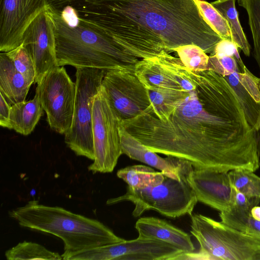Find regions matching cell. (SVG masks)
<instances>
[{
    "label": "cell",
    "mask_w": 260,
    "mask_h": 260,
    "mask_svg": "<svg viewBox=\"0 0 260 260\" xmlns=\"http://www.w3.org/2000/svg\"><path fill=\"white\" fill-rule=\"evenodd\" d=\"M158 63L181 86L161 91L150 105L121 125L150 150L189 161L194 169L254 172L259 168L254 131L225 79L194 71L164 53Z\"/></svg>",
    "instance_id": "6da1fadb"
},
{
    "label": "cell",
    "mask_w": 260,
    "mask_h": 260,
    "mask_svg": "<svg viewBox=\"0 0 260 260\" xmlns=\"http://www.w3.org/2000/svg\"><path fill=\"white\" fill-rule=\"evenodd\" d=\"M70 6L79 19L138 58L170 53L193 44L212 55L222 39L204 18L194 0H49Z\"/></svg>",
    "instance_id": "7a4b0ae2"
},
{
    "label": "cell",
    "mask_w": 260,
    "mask_h": 260,
    "mask_svg": "<svg viewBox=\"0 0 260 260\" xmlns=\"http://www.w3.org/2000/svg\"><path fill=\"white\" fill-rule=\"evenodd\" d=\"M9 215L22 227L60 238L64 244L63 259L79 251L125 240L96 219L36 200L10 211Z\"/></svg>",
    "instance_id": "3957f363"
},
{
    "label": "cell",
    "mask_w": 260,
    "mask_h": 260,
    "mask_svg": "<svg viewBox=\"0 0 260 260\" xmlns=\"http://www.w3.org/2000/svg\"><path fill=\"white\" fill-rule=\"evenodd\" d=\"M54 23L56 55L58 66L111 70L135 64L138 58L126 54L109 39L79 19L68 25L58 12L49 5Z\"/></svg>",
    "instance_id": "277c9868"
},
{
    "label": "cell",
    "mask_w": 260,
    "mask_h": 260,
    "mask_svg": "<svg viewBox=\"0 0 260 260\" xmlns=\"http://www.w3.org/2000/svg\"><path fill=\"white\" fill-rule=\"evenodd\" d=\"M238 47L230 40H222L210 55L207 69L221 75L235 93L250 126L260 122V78L245 66Z\"/></svg>",
    "instance_id": "5b68a950"
},
{
    "label": "cell",
    "mask_w": 260,
    "mask_h": 260,
    "mask_svg": "<svg viewBox=\"0 0 260 260\" xmlns=\"http://www.w3.org/2000/svg\"><path fill=\"white\" fill-rule=\"evenodd\" d=\"M126 201L134 204L132 215L135 217L153 210L172 218L192 215L198 202L187 177L178 180L166 176L160 183L145 188L134 189L127 187L124 194L108 199L106 204L112 205Z\"/></svg>",
    "instance_id": "8992f818"
},
{
    "label": "cell",
    "mask_w": 260,
    "mask_h": 260,
    "mask_svg": "<svg viewBox=\"0 0 260 260\" xmlns=\"http://www.w3.org/2000/svg\"><path fill=\"white\" fill-rule=\"evenodd\" d=\"M107 70L77 68L76 97L72 125L64 134L67 146L78 156L93 160L92 106Z\"/></svg>",
    "instance_id": "52a82bcc"
},
{
    "label": "cell",
    "mask_w": 260,
    "mask_h": 260,
    "mask_svg": "<svg viewBox=\"0 0 260 260\" xmlns=\"http://www.w3.org/2000/svg\"><path fill=\"white\" fill-rule=\"evenodd\" d=\"M92 119L94 159L88 169L94 174L111 173L122 154L119 131L122 120L102 85L94 98Z\"/></svg>",
    "instance_id": "ba28073f"
},
{
    "label": "cell",
    "mask_w": 260,
    "mask_h": 260,
    "mask_svg": "<svg viewBox=\"0 0 260 260\" xmlns=\"http://www.w3.org/2000/svg\"><path fill=\"white\" fill-rule=\"evenodd\" d=\"M36 94L51 129L65 134L72 125L76 97V83L65 69L58 66L50 70L38 84Z\"/></svg>",
    "instance_id": "9c48e42d"
},
{
    "label": "cell",
    "mask_w": 260,
    "mask_h": 260,
    "mask_svg": "<svg viewBox=\"0 0 260 260\" xmlns=\"http://www.w3.org/2000/svg\"><path fill=\"white\" fill-rule=\"evenodd\" d=\"M184 253L165 242L138 236L135 239L79 251L66 260H179Z\"/></svg>",
    "instance_id": "30bf717a"
},
{
    "label": "cell",
    "mask_w": 260,
    "mask_h": 260,
    "mask_svg": "<svg viewBox=\"0 0 260 260\" xmlns=\"http://www.w3.org/2000/svg\"><path fill=\"white\" fill-rule=\"evenodd\" d=\"M135 64L107 70L102 83L121 120L136 117L151 104L147 89L135 74Z\"/></svg>",
    "instance_id": "8fae6325"
},
{
    "label": "cell",
    "mask_w": 260,
    "mask_h": 260,
    "mask_svg": "<svg viewBox=\"0 0 260 260\" xmlns=\"http://www.w3.org/2000/svg\"><path fill=\"white\" fill-rule=\"evenodd\" d=\"M48 6L29 24L22 37V45L29 53L35 66V82L37 84L50 70L58 66L54 23Z\"/></svg>",
    "instance_id": "7c38bea8"
},
{
    "label": "cell",
    "mask_w": 260,
    "mask_h": 260,
    "mask_svg": "<svg viewBox=\"0 0 260 260\" xmlns=\"http://www.w3.org/2000/svg\"><path fill=\"white\" fill-rule=\"evenodd\" d=\"M48 5V0H0V51L21 45L27 26Z\"/></svg>",
    "instance_id": "4fadbf2b"
},
{
    "label": "cell",
    "mask_w": 260,
    "mask_h": 260,
    "mask_svg": "<svg viewBox=\"0 0 260 260\" xmlns=\"http://www.w3.org/2000/svg\"><path fill=\"white\" fill-rule=\"evenodd\" d=\"M187 180L198 202L220 212L228 211L234 207V188L228 172L193 169Z\"/></svg>",
    "instance_id": "5bb4252c"
},
{
    "label": "cell",
    "mask_w": 260,
    "mask_h": 260,
    "mask_svg": "<svg viewBox=\"0 0 260 260\" xmlns=\"http://www.w3.org/2000/svg\"><path fill=\"white\" fill-rule=\"evenodd\" d=\"M119 131L122 153L130 158L154 168L165 176L178 180L186 178L193 170V167L187 160L171 156L160 157L130 135L121 124Z\"/></svg>",
    "instance_id": "9a60e30c"
},
{
    "label": "cell",
    "mask_w": 260,
    "mask_h": 260,
    "mask_svg": "<svg viewBox=\"0 0 260 260\" xmlns=\"http://www.w3.org/2000/svg\"><path fill=\"white\" fill-rule=\"evenodd\" d=\"M139 236L160 240L172 245L184 253L194 252L189 234L167 221L155 217H143L136 222Z\"/></svg>",
    "instance_id": "2e32d148"
},
{
    "label": "cell",
    "mask_w": 260,
    "mask_h": 260,
    "mask_svg": "<svg viewBox=\"0 0 260 260\" xmlns=\"http://www.w3.org/2000/svg\"><path fill=\"white\" fill-rule=\"evenodd\" d=\"M30 84L6 52L0 54V93L13 105L25 100Z\"/></svg>",
    "instance_id": "e0dca14e"
},
{
    "label": "cell",
    "mask_w": 260,
    "mask_h": 260,
    "mask_svg": "<svg viewBox=\"0 0 260 260\" xmlns=\"http://www.w3.org/2000/svg\"><path fill=\"white\" fill-rule=\"evenodd\" d=\"M135 73L148 90L182 89L179 83L160 66L154 57L139 60L135 64Z\"/></svg>",
    "instance_id": "ac0fdd59"
},
{
    "label": "cell",
    "mask_w": 260,
    "mask_h": 260,
    "mask_svg": "<svg viewBox=\"0 0 260 260\" xmlns=\"http://www.w3.org/2000/svg\"><path fill=\"white\" fill-rule=\"evenodd\" d=\"M43 110L37 94L31 100L12 105L9 116L11 129L24 136L29 135L42 117Z\"/></svg>",
    "instance_id": "d6986e66"
},
{
    "label": "cell",
    "mask_w": 260,
    "mask_h": 260,
    "mask_svg": "<svg viewBox=\"0 0 260 260\" xmlns=\"http://www.w3.org/2000/svg\"><path fill=\"white\" fill-rule=\"evenodd\" d=\"M117 176L123 180L127 187L134 189H143L162 182L165 176L161 172L156 171L150 166L137 165L119 170Z\"/></svg>",
    "instance_id": "ffe728a7"
},
{
    "label": "cell",
    "mask_w": 260,
    "mask_h": 260,
    "mask_svg": "<svg viewBox=\"0 0 260 260\" xmlns=\"http://www.w3.org/2000/svg\"><path fill=\"white\" fill-rule=\"evenodd\" d=\"M211 4L227 21L230 29L231 41L246 56H249L250 46L239 20L235 0H216Z\"/></svg>",
    "instance_id": "44dd1931"
},
{
    "label": "cell",
    "mask_w": 260,
    "mask_h": 260,
    "mask_svg": "<svg viewBox=\"0 0 260 260\" xmlns=\"http://www.w3.org/2000/svg\"><path fill=\"white\" fill-rule=\"evenodd\" d=\"M250 210L234 207L228 211L220 212V221L246 234L260 238V221L254 219Z\"/></svg>",
    "instance_id": "7402d4cb"
},
{
    "label": "cell",
    "mask_w": 260,
    "mask_h": 260,
    "mask_svg": "<svg viewBox=\"0 0 260 260\" xmlns=\"http://www.w3.org/2000/svg\"><path fill=\"white\" fill-rule=\"evenodd\" d=\"M5 255L8 260L63 259L58 253L51 251L38 243L25 241L7 250Z\"/></svg>",
    "instance_id": "603a6c76"
},
{
    "label": "cell",
    "mask_w": 260,
    "mask_h": 260,
    "mask_svg": "<svg viewBox=\"0 0 260 260\" xmlns=\"http://www.w3.org/2000/svg\"><path fill=\"white\" fill-rule=\"evenodd\" d=\"M231 184L248 198L260 201V177L253 171L236 169L228 172Z\"/></svg>",
    "instance_id": "cb8c5ba5"
},
{
    "label": "cell",
    "mask_w": 260,
    "mask_h": 260,
    "mask_svg": "<svg viewBox=\"0 0 260 260\" xmlns=\"http://www.w3.org/2000/svg\"><path fill=\"white\" fill-rule=\"evenodd\" d=\"M247 12L253 41L254 57L260 70V0H238Z\"/></svg>",
    "instance_id": "d4e9b609"
},
{
    "label": "cell",
    "mask_w": 260,
    "mask_h": 260,
    "mask_svg": "<svg viewBox=\"0 0 260 260\" xmlns=\"http://www.w3.org/2000/svg\"><path fill=\"white\" fill-rule=\"evenodd\" d=\"M174 51L188 69L194 71L207 70L209 56L200 47L186 45L175 48Z\"/></svg>",
    "instance_id": "484cf974"
},
{
    "label": "cell",
    "mask_w": 260,
    "mask_h": 260,
    "mask_svg": "<svg viewBox=\"0 0 260 260\" xmlns=\"http://www.w3.org/2000/svg\"><path fill=\"white\" fill-rule=\"evenodd\" d=\"M201 12L212 28L222 40H230L231 32L226 19L211 3L205 0H194Z\"/></svg>",
    "instance_id": "4316f807"
},
{
    "label": "cell",
    "mask_w": 260,
    "mask_h": 260,
    "mask_svg": "<svg viewBox=\"0 0 260 260\" xmlns=\"http://www.w3.org/2000/svg\"><path fill=\"white\" fill-rule=\"evenodd\" d=\"M13 61L16 69L32 84L35 81L36 71L29 53L21 44L16 48L6 52Z\"/></svg>",
    "instance_id": "83f0119b"
},
{
    "label": "cell",
    "mask_w": 260,
    "mask_h": 260,
    "mask_svg": "<svg viewBox=\"0 0 260 260\" xmlns=\"http://www.w3.org/2000/svg\"><path fill=\"white\" fill-rule=\"evenodd\" d=\"M0 96V125L3 127L11 129L9 121L11 106L1 93Z\"/></svg>",
    "instance_id": "f1b7e54d"
},
{
    "label": "cell",
    "mask_w": 260,
    "mask_h": 260,
    "mask_svg": "<svg viewBox=\"0 0 260 260\" xmlns=\"http://www.w3.org/2000/svg\"><path fill=\"white\" fill-rule=\"evenodd\" d=\"M254 131L256 151L260 167V122L257 128L254 129Z\"/></svg>",
    "instance_id": "f546056e"
},
{
    "label": "cell",
    "mask_w": 260,
    "mask_h": 260,
    "mask_svg": "<svg viewBox=\"0 0 260 260\" xmlns=\"http://www.w3.org/2000/svg\"><path fill=\"white\" fill-rule=\"evenodd\" d=\"M250 213L254 219L260 221V206L257 205L253 207L250 211Z\"/></svg>",
    "instance_id": "4dcf8cb0"
}]
</instances>
